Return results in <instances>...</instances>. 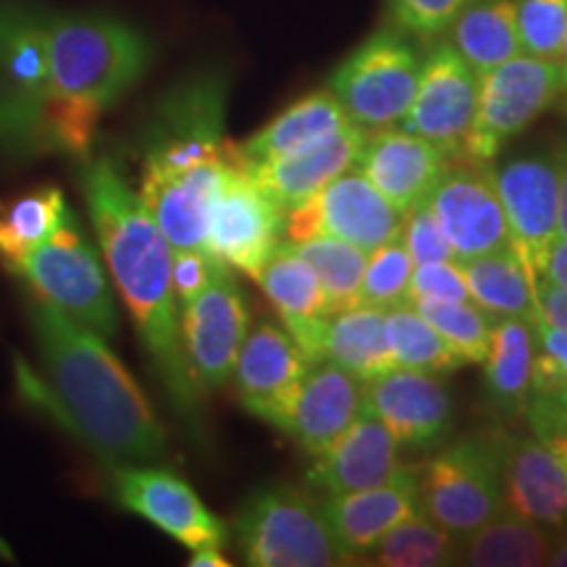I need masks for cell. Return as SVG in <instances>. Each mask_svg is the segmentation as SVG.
<instances>
[{"instance_id":"obj_1","label":"cell","mask_w":567,"mask_h":567,"mask_svg":"<svg viewBox=\"0 0 567 567\" xmlns=\"http://www.w3.org/2000/svg\"><path fill=\"white\" fill-rule=\"evenodd\" d=\"M32 329L48 389L27 365L17 368L19 384L32 386L63 429L111 467L163 457L166 429L105 337L45 302H34Z\"/></svg>"},{"instance_id":"obj_2","label":"cell","mask_w":567,"mask_h":567,"mask_svg":"<svg viewBox=\"0 0 567 567\" xmlns=\"http://www.w3.org/2000/svg\"><path fill=\"white\" fill-rule=\"evenodd\" d=\"M82 189L105 268L130 310L140 342L176 413L195 421L203 394L184 358L179 302L172 284V245L111 158L87 163Z\"/></svg>"},{"instance_id":"obj_3","label":"cell","mask_w":567,"mask_h":567,"mask_svg":"<svg viewBox=\"0 0 567 567\" xmlns=\"http://www.w3.org/2000/svg\"><path fill=\"white\" fill-rule=\"evenodd\" d=\"M48 90L42 153L90 158L97 124L145 76L151 40L109 13H48Z\"/></svg>"},{"instance_id":"obj_4","label":"cell","mask_w":567,"mask_h":567,"mask_svg":"<svg viewBox=\"0 0 567 567\" xmlns=\"http://www.w3.org/2000/svg\"><path fill=\"white\" fill-rule=\"evenodd\" d=\"M229 80L216 69L174 84L155 105L142 134V172H187L205 163H239L226 137Z\"/></svg>"},{"instance_id":"obj_5","label":"cell","mask_w":567,"mask_h":567,"mask_svg":"<svg viewBox=\"0 0 567 567\" xmlns=\"http://www.w3.org/2000/svg\"><path fill=\"white\" fill-rule=\"evenodd\" d=\"M234 536L245 565L339 567L354 559L339 547L323 515V502L300 486L255 492L234 517Z\"/></svg>"},{"instance_id":"obj_6","label":"cell","mask_w":567,"mask_h":567,"mask_svg":"<svg viewBox=\"0 0 567 567\" xmlns=\"http://www.w3.org/2000/svg\"><path fill=\"white\" fill-rule=\"evenodd\" d=\"M9 268L27 281L38 302L51 305L101 337L116 334L118 316L109 274L74 213L63 218L45 243L32 247Z\"/></svg>"},{"instance_id":"obj_7","label":"cell","mask_w":567,"mask_h":567,"mask_svg":"<svg viewBox=\"0 0 567 567\" xmlns=\"http://www.w3.org/2000/svg\"><path fill=\"white\" fill-rule=\"evenodd\" d=\"M421 507L457 538L502 513L499 431H476L436 450L417 473Z\"/></svg>"},{"instance_id":"obj_8","label":"cell","mask_w":567,"mask_h":567,"mask_svg":"<svg viewBox=\"0 0 567 567\" xmlns=\"http://www.w3.org/2000/svg\"><path fill=\"white\" fill-rule=\"evenodd\" d=\"M45 11L0 6V147L42 153V118L48 90Z\"/></svg>"},{"instance_id":"obj_9","label":"cell","mask_w":567,"mask_h":567,"mask_svg":"<svg viewBox=\"0 0 567 567\" xmlns=\"http://www.w3.org/2000/svg\"><path fill=\"white\" fill-rule=\"evenodd\" d=\"M421 53L405 32L384 27L360 42L329 76L347 118L365 132L396 126L413 103Z\"/></svg>"},{"instance_id":"obj_10","label":"cell","mask_w":567,"mask_h":567,"mask_svg":"<svg viewBox=\"0 0 567 567\" xmlns=\"http://www.w3.org/2000/svg\"><path fill=\"white\" fill-rule=\"evenodd\" d=\"M559 101V63L517 53L478 76V103L463 155L494 163L509 140L526 132Z\"/></svg>"},{"instance_id":"obj_11","label":"cell","mask_w":567,"mask_h":567,"mask_svg":"<svg viewBox=\"0 0 567 567\" xmlns=\"http://www.w3.org/2000/svg\"><path fill=\"white\" fill-rule=\"evenodd\" d=\"M402 224L405 216L358 168L337 176L310 200L284 216L289 243L308 237H337L365 252L400 237Z\"/></svg>"},{"instance_id":"obj_12","label":"cell","mask_w":567,"mask_h":567,"mask_svg":"<svg viewBox=\"0 0 567 567\" xmlns=\"http://www.w3.org/2000/svg\"><path fill=\"white\" fill-rule=\"evenodd\" d=\"M281 234L284 213L239 163L231 166L210 205L205 250L255 281L279 247Z\"/></svg>"},{"instance_id":"obj_13","label":"cell","mask_w":567,"mask_h":567,"mask_svg":"<svg viewBox=\"0 0 567 567\" xmlns=\"http://www.w3.org/2000/svg\"><path fill=\"white\" fill-rule=\"evenodd\" d=\"M184 358L200 394L221 389L231 379L234 360L250 331V313L243 292L231 279V268L179 308Z\"/></svg>"},{"instance_id":"obj_14","label":"cell","mask_w":567,"mask_h":567,"mask_svg":"<svg viewBox=\"0 0 567 567\" xmlns=\"http://www.w3.org/2000/svg\"><path fill=\"white\" fill-rule=\"evenodd\" d=\"M478 103V74L467 66L450 42H434L421 55V74L413 103L402 118V130L434 142L439 151L463 155L467 132Z\"/></svg>"},{"instance_id":"obj_15","label":"cell","mask_w":567,"mask_h":567,"mask_svg":"<svg viewBox=\"0 0 567 567\" xmlns=\"http://www.w3.org/2000/svg\"><path fill=\"white\" fill-rule=\"evenodd\" d=\"M513 247L538 287L544 258L559 237V179L555 155H523L492 168Z\"/></svg>"},{"instance_id":"obj_16","label":"cell","mask_w":567,"mask_h":567,"mask_svg":"<svg viewBox=\"0 0 567 567\" xmlns=\"http://www.w3.org/2000/svg\"><path fill=\"white\" fill-rule=\"evenodd\" d=\"M113 492L130 513L145 517L155 528L172 536L189 551L224 547L229 530L224 520L205 507V502L187 481L172 471L153 465L113 467Z\"/></svg>"},{"instance_id":"obj_17","label":"cell","mask_w":567,"mask_h":567,"mask_svg":"<svg viewBox=\"0 0 567 567\" xmlns=\"http://www.w3.org/2000/svg\"><path fill=\"white\" fill-rule=\"evenodd\" d=\"M425 205L442 226L446 243L455 252V264L509 247V231L494 187L492 163L450 166Z\"/></svg>"},{"instance_id":"obj_18","label":"cell","mask_w":567,"mask_h":567,"mask_svg":"<svg viewBox=\"0 0 567 567\" xmlns=\"http://www.w3.org/2000/svg\"><path fill=\"white\" fill-rule=\"evenodd\" d=\"M363 410L392 431L400 450L436 452L452 434V396L442 375L394 368L368 381Z\"/></svg>"},{"instance_id":"obj_19","label":"cell","mask_w":567,"mask_h":567,"mask_svg":"<svg viewBox=\"0 0 567 567\" xmlns=\"http://www.w3.org/2000/svg\"><path fill=\"white\" fill-rule=\"evenodd\" d=\"M365 384L329 360L310 365L271 421L308 457H318L363 413Z\"/></svg>"},{"instance_id":"obj_20","label":"cell","mask_w":567,"mask_h":567,"mask_svg":"<svg viewBox=\"0 0 567 567\" xmlns=\"http://www.w3.org/2000/svg\"><path fill=\"white\" fill-rule=\"evenodd\" d=\"M450 155L434 142L417 137L402 126H384L365 134L354 168L405 216L429 200L434 187L450 168Z\"/></svg>"},{"instance_id":"obj_21","label":"cell","mask_w":567,"mask_h":567,"mask_svg":"<svg viewBox=\"0 0 567 567\" xmlns=\"http://www.w3.org/2000/svg\"><path fill=\"white\" fill-rule=\"evenodd\" d=\"M310 365L313 363L305 358L284 326L264 321L247 331L229 381L247 413L271 425Z\"/></svg>"},{"instance_id":"obj_22","label":"cell","mask_w":567,"mask_h":567,"mask_svg":"<svg viewBox=\"0 0 567 567\" xmlns=\"http://www.w3.org/2000/svg\"><path fill=\"white\" fill-rule=\"evenodd\" d=\"M237 163H205L187 172H142L140 200L172 250H205L210 205Z\"/></svg>"},{"instance_id":"obj_23","label":"cell","mask_w":567,"mask_h":567,"mask_svg":"<svg viewBox=\"0 0 567 567\" xmlns=\"http://www.w3.org/2000/svg\"><path fill=\"white\" fill-rule=\"evenodd\" d=\"M502 509L536 526H567V476L555 452L536 436L499 431Z\"/></svg>"},{"instance_id":"obj_24","label":"cell","mask_w":567,"mask_h":567,"mask_svg":"<svg viewBox=\"0 0 567 567\" xmlns=\"http://www.w3.org/2000/svg\"><path fill=\"white\" fill-rule=\"evenodd\" d=\"M400 444L379 417L360 413L350 429L308 467V484L326 496H342L384 486L400 478Z\"/></svg>"},{"instance_id":"obj_25","label":"cell","mask_w":567,"mask_h":567,"mask_svg":"<svg viewBox=\"0 0 567 567\" xmlns=\"http://www.w3.org/2000/svg\"><path fill=\"white\" fill-rule=\"evenodd\" d=\"M255 284H260L268 302L279 313L281 326L305 352V358L310 363H321L323 331L331 313L321 281L308 260L295 250L292 243H279Z\"/></svg>"},{"instance_id":"obj_26","label":"cell","mask_w":567,"mask_h":567,"mask_svg":"<svg viewBox=\"0 0 567 567\" xmlns=\"http://www.w3.org/2000/svg\"><path fill=\"white\" fill-rule=\"evenodd\" d=\"M365 134L368 132L360 130V126L347 124L334 134H329L326 140L316 142L313 147H305V151L287 155V158L266 161L258 163V166L243 168L268 195V200L287 216L297 205L310 200L326 184L354 168V161H358Z\"/></svg>"},{"instance_id":"obj_27","label":"cell","mask_w":567,"mask_h":567,"mask_svg":"<svg viewBox=\"0 0 567 567\" xmlns=\"http://www.w3.org/2000/svg\"><path fill=\"white\" fill-rule=\"evenodd\" d=\"M417 509H421V486H417V471L410 465L400 478L384 486L323 499V515L331 534L352 559L365 557L389 530Z\"/></svg>"},{"instance_id":"obj_28","label":"cell","mask_w":567,"mask_h":567,"mask_svg":"<svg viewBox=\"0 0 567 567\" xmlns=\"http://www.w3.org/2000/svg\"><path fill=\"white\" fill-rule=\"evenodd\" d=\"M347 124L352 122L347 118L334 92L329 87L313 90L308 95H302L300 101L287 105L264 130H258L252 137L239 142V166H258V163L266 161L287 158V155L300 153L305 147H313L316 142L326 140L329 134H334Z\"/></svg>"},{"instance_id":"obj_29","label":"cell","mask_w":567,"mask_h":567,"mask_svg":"<svg viewBox=\"0 0 567 567\" xmlns=\"http://www.w3.org/2000/svg\"><path fill=\"white\" fill-rule=\"evenodd\" d=\"M536 329L526 318L494 321L484 358V389L496 413L515 417L526 413L534 394Z\"/></svg>"},{"instance_id":"obj_30","label":"cell","mask_w":567,"mask_h":567,"mask_svg":"<svg viewBox=\"0 0 567 567\" xmlns=\"http://www.w3.org/2000/svg\"><path fill=\"white\" fill-rule=\"evenodd\" d=\"M323 360L344 368L363 384L394 371L396 363L386 339V310L358 305L329 316L323 331Z\"/></svg>"},{"instance_id":"obj_31","label":"cell","mask_w":567,"mask_h":567,"mask_svg":"<svg viewBox=\"0 0 567 567\" xmlns=\"http://www.w3.org/2000/svg\"><path fill=\"white\" fill-rule=\"evenodd\" d=\"M463 271L471 300L492 316L499 318H526L534 321L538 313V287L530 281L526 266L520 264L513 247L496 250L478 258L457 264Z\"/></svg>"},{"instance_id":"obj_32","label":"cell","mask_w":567,"mask_h":567,"mask_svg":"<svg viewBox=\"0 0 567 567\" xmlns=\"http://www.w3.org/2000/svg\"><path fill=\"white\" fill-rule=\"evenodd\" d=\"M446 32V42L478 76L520 53L515 0H473Z\"/></svg>"},{"instance_id":"obj_33","label":"cell","mask_w":567,"mask_h":567,"mask_svg":"<svg viewBox=\"0 0 567 567\" xmlns=\"http://www.w3.org/2000/svg\"><path fill=\"white\" fill-rule=\"evenodd\" d=\"M555 536L549 528L502 509L499 515L460 538V565L473 567H538L547 565Z\"/></svg>"},{"instance_id":"obj_34","label":"cell","mask_w":567,"mask_h":567,"mask_svg":"<svg viewBox=\"0 0 567 567\" xmlns=\"http://www.w3.org/2000/svg\"><path fill=\"white\" fill-rule=\"evenodd\" d=\"M371 565L384 567H446L460 565V538L439 526L423 507L394 526L368 551Z\"/></svg>"},{"instance_id":"obj_35","label":"cell","mask_w":567,"mask_h":567,"mask_svg":"<svg viewBox=\"0 0 567 567\" xmlns=\"http://www.w3.org/2000/svg\"><path fill=\"white\" fill-rule=\"evenodd\" d=\"M69 213L66 197L55 187L34 189L0 205V260L6 266L17 264L21 255L45 243Z\"/></svg>"},{"instance_id":"obj_36","label":"cell","mask_w":567,"mask_h":567,"mask_svg":"<svg viewBox=\"0 0 567 567\" xmlns=\"http://www.w3.org/2000/svg\"><path fill=\"white\" fill-rule=\"evenodd\" d=\"M292 247L316 271L326 292V300H329L331 316L358 308L360 284H363L368 260L365 250L337 237H308L300 239V243H292Z\"/></svg>"},{"instance_id":"obj_37","label":"cell","mask_w":567,"mask_h":567,"mask_svg":"<svg viewBox=\"0 0 567 567\" xmlns=\"http://www.w3.org/2000/svg\"><path fill=\"white\" fill-rule=\"evenodd\" d=\"M386 339L396 368H413L446 375L463 368V360L446 347L442 334L417 313L413 305L386 310Z\"/></svg>"},{"instance_id":"obj_38","label":"cell","mask_w":567,"mask_h":567,"mask_svg":"<svg viewBox=\"0 0 567 567\" xmlns=\"http://www.w3.org/2000/svg\"><path fill=\"white\" fill-rule=\"evenodd\" d=\"M442 334L452 352L465 363H484L488 342H492L494 318L486 316L476 302H436L417 300L408 302Z\"/></svg>"},{"instance_id":"obj_39","label":"cell","mask_w":567,"mask_h":567,"mask_svg":"<svg viewBox=\"0 0 567 567\" xmlns=\"http://www.w3.org/2000/svg\"><path fill=\"white\" fill-rule=\"evenodd\" d=\"M415 264L396 237L392 243L375 247L368 252L363 284H360V305L365 308L392 310L410 300V279Z\"/></svg>"},{"instance_id":"obj_40","label":"cell","mask_w":567,"mask_h":567,"mask_svg":"<svg viewBox=\"0 0 567 567\" xmlns=\"http://www.w3.org/2000/svg\"><path fill=\"white\" fill-rule=\"evenodd\" d=\"M520 53L559 61L567 30V0H515Z\"/></svg>"},{"instance_id":"obj_41","label":"cell","mask_w":567,"mask_h":567,"mask_svg":"<svg viewBox=\"0 0 567 567\" xmlns=\"http://www.w3.org/2000/svg\"><path fill=\"white\" fill-rule=\"evenodd\" d=\"M467 3L473 0H386V13L394 30L431 40L450 30Z\"/></svg>"},{"instance_id":"obj_42","label":"cell","mask_w":567,"mask_h":567,"mask_svg":"<svg viewBox=\"0 0 567 567\" xmlns=\"http://www.w3.org/2000/svg\"><path fill=\"white\" fill-rule=\"evenodd\" d=\"M534 329V394L563 392V389H567V331L559 329L555 323H549L542 313H536Z\"/></svg>"},{"instance_id":"obj_43","label":"cell","mask_w":567,"mask_h":567,"mask_svg":"<svg viewBox=\"0 0 567 567\" xmlns=\"http://www.w3.org/2000/svg\"><path fill=\"white\" fill-rule=\"evenodd\" d=\"M400 239L415 266L455 260V252H452L450 243H446L442 226L436 224L434 213L429 210V205L425 203L405 213V224H402Z\"/></svg>"},{"instance_id":"obj_44","label":"cell","mask_w":567,"mask_h":567,"mask_svg":"<svg viewBox=\"0 0 567 567\" xmlns=\"http://www.w3.org/2000/svg\"><path fill=\"white\" fill-rule=\"evenodd\" d=\"M436 300V302H467V292L463 271L455 260H444V264H423L413 268V279H410V300Z\"/></svg>"},{"instance_id":"obj_45","label":"cell","mask_w":567,"mask_h":567,"mask_svg":"<svg viewBox=\"0 0 567 567\" xmlns=\"http://www.w3.org/2000/svg\"><path fill=\"white\" fill-rule=\"evenodd\" d=\"M221 260L208 250H174L172 255V284L179 308L184 302L195 300L208 284L224 271Z\"/></svg>"},{"instance_id":"obj_46","label":"cell","mask_w":567,"mask_h":567,"mask_svg":"<svg viewBox=\"0 0 567 567\" xmlns=\"http://www.w3.org/2000/svg\"><path fill=\"white\" fill-rule=\"evenodd\" d=\"M538 313L547 318L549 323L559 326L567 331V287H555V284H538Z\"/></svg>"},{"instance_id":"obj_47","label":"cell","mask_w":567,"mask_h":567,"mask_svg":"<svg viewBox=\"0 0 567 567\" xmlns=\"http://www.w3.org/2000/svg\"><path fill=\"white\" fill-rule=\"evenodd\" d=\"M530 429H534V436L542 439L544 444L555 452L559 465H563L565 476H567V425L555 423V421H544V417H528Z\"/></svg>"},{"instance_id":"obj_48","label":"cell","mask_w":567,"mask_h":567,"mask_svg":"<svg viewBox=\"0 0 567 567\" xmlns=\"http://www.w3.org/2000/svg\"><path fill=\"white\" fill-rule=\"evenodd\" d=\"M526 417H544V421H555L567 425V389L557 394H534L530 396Z\"/></svg>"},{"instance_id":"obj_49","label":"cell","mask_w":567,"mask_h":567,"mask_svg":"<svg viewBox=\"0 0 567 567\" xmlns=\"http://www.w3.org/2000/svg\"><path fill=\"white\" fill-rule=\"evenodd\" d=\"M538 284H555V287H567V237H557L551 243L547 258H544Z\"/></svg>"},{"instance_id":"obj_50","label":"cell","mask_w":567,"mask_h":567,"mask_svg":"<svg viewBox=\"0 0 567 567\" xmlns=\"http://www.w3.org/2000/svg\"><path fill=\"white\" fill-rule=\"evenodd\" d=\"M557 179H559V237H567V142L557 147Z\"/></svg>"},{"instance_id":"obj_51","label":"cell","mask_w":567,"mask_h":567,"mask_svg":"<svg viewBox=\"0 0 567 567\" xmlns=\"http://www.w3.org/2000/svg\"><path fill=\"white\" fill-rule=\"evenodd\" d=\"M189 565L193 567H231V559L224 557L221 547H203V549L193 551Z\"/></svg>"},{"instance_id":"obj_52","label":"cell","mask_w":567,"mask_h":567,"mask_svg":"<svg viewBox=\"0 0 567 567\" xmlns=\"http://www.w3.org/2000/svg\"><path fill=\"white\" fill-rule=\"evenodd\" d=\"M559 101H563L567 111V30L563 40V53H559Z\"/></svg>"},{"instance_id":"obj_53","label":"cell","mask_w":567,"mask_h":567,"mask_svg":"<svg viewBox=\"0 0 567 567\" xmlns=\"http://www.w3.org/2000/svg\"><path fill=\"white\" fill-rule=\"evenodd\" d=\"M547 565L567 567V538H563V542H557V544H551V551H549Z\"/></svg>"}]
</instances>
